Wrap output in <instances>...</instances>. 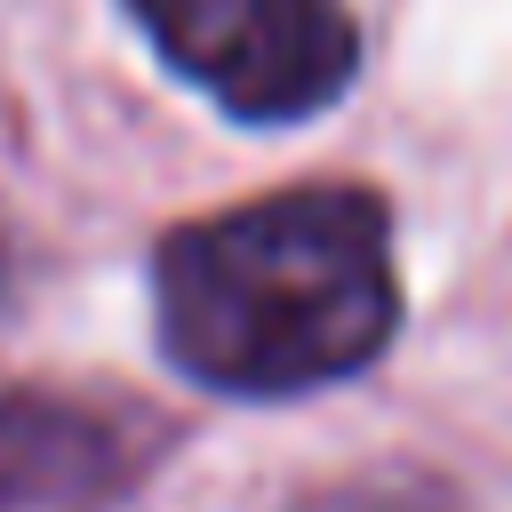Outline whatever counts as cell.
<instances>
[{"label": "cell", "mask_w": 512, "mask_h": 512, "mask_svg": "<svg viewBox=\"0 0 512 512\" xmlns=\"http://www.w3.org/2000/svg\"><path fill=\"white\" fill-rule=\"evenodd\" d=\"M152 48L232 120H304L352 80L344 0H128Z\"/></svg>", "instance_id": "cell-2"}, {"label": "cell", "mask_w": 512, "mask_h": 512, "mask_svg": "<svg viewBox=\"0 0 512 512\" xmlns=\"http://www.w3.org/2000/svg\"><path fill=\"white\" fill-rule=\"evenodd\" d=\"M112 480V432L48 392L0 400V512H72Z\"/></svg>", "instance_id": "cell-3"}, {"label": "cell", "mask_w": 512, "mask_h": 512, "mask_svg": "<svg viewBox=\"0 0 512 512\" xmlns=\"http://www.w3.org/2000/svg\"><path fill=\"white\" fill-rule=\"evenodd\" d=\"M0 288H8V248H0Z\"/></svg>", "instance_id": "cell-5"}, {"label": "cell", "mask_w": 512, "mask_h": 512, "mask_svg": "<svg viewBox=\"0 0 512 512\" xmlns=\"http://www.w3.org/2000/svg\"><path fill=\"white\" fill-rule=\"evenodd\" d=\"M160 344L184 376L288 400L368 368L400 328L392 216L360 184H296L160 240Z\"/></svg>", "instance_id": "cell-1"}, {"label": "cell", "mask_w": 512, "mask_h": 512, "mask_svg": "<svg viewBox=\"0 0 512 512\" xmlns=\"http://www.w3.org/2000/svg\"><path fill=\"white\" fill-rule=\"evenodd\" d=\"M312 512H440L432 496H408V488H360V496H328Z\"/></svg>", "instance_id": "cell-4"}]
</instances>
